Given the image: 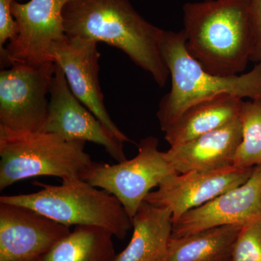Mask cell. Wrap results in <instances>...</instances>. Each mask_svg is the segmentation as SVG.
Listing matches in <instances>:
<instances>
[{"label":"cell","mask_w":261,"mask_h":261,"mask_svg":"<svg viewBox=\"0 0 261 261\" xmlns=\"http://www.w3.org/2000/svg\"><path fill=\"white\" fill-rule=\"evenodd\" d=\"M254 168L229 166L198 170L168 176L145 198L146 202L171 211L173 222L192 209L205 205L228 190L240 186Z\"/></svg>","instance_id":"10"},{"label":"cell","mask_w":261,"mask_h":261,"mask_svg":"<svg viewBox=\"0 0 261 261\" xmlns=\"http://www.w3.org/2000/svg\"><path fill=\"white\" fill-rule=\"evenodd\" d=\"M173 226L171 211L145 201L132 219L133 234L129 243L114 261H163Z\"/></svg>","instance_id":"15"},{"label":"cell","mask_w":261,"mask_h":261,"mask_svg":"<svg viewBox=\"0 0 261 261\" xmlns=\"http://www.w3.org/2000/svg\"><path fill=\"white\" fill-rule=\"evenodd\" d=\"M34 193L0 197V202L25 206L53 221L70 226L105 228L120 240L126 238L132 220L115 196L83 179L66 180L61 185L35 182Z\"/></svg>","instance_id":"4"},{"label":"cell","mask_w":261,"mask_h":261,"mask_svg":"<svg viewBox=\"0 0 261 261\" xmlns=\"http://www.w3.org/2000/svg\"><path fill=\"white\" fill-rule=\"evenodd\" d=\"M242 227L217 226L187 236L171 237L163 261H230Z\"/></svg>","instance_id":"17"},{"label":"cell","mask_w":261,"mask_h":261,"mask_svg":"<svg viewBox=\"0 0 261 261\" xmlns=\"http://www.w3.org/2000/svg\"><path fill=\"white\" fill-rule=\"evenodd\" d=\"M137 147L134 159L113 165L92 162L82 176L84 181L115 196L132 220L151 190L176 173L166 152L159 150L156 137L142 139Z\"/></svg>","instance_id":"6"},{"label":"cell","mask_w":261,"mask_h":261,"mask_svg":"<svg viewBox=\"0 0 261 261\" xmlns=\"http://www.w3.org/2000/svg\"><path fill=\"white\" fill-rule=\"evenodd\" d=\"M244 101L233 95H222L187 109L164 130L171 147L190 142L201 135L236 121Z\"/></svg>","instance_id":"16"},{"label":"cell","mask_w":261,"mask_h":261,"mask_svg":"<svg viewBox=\"0 0 261 261\" xmlns=\"http://www.w3.org/2000/svg\"><path fill=\"white\" fill-rule=\"evenodd\" d=\"M261 219V166L243 185L192 209L173 222L172 237L187 236L217 226H244Z\"/></svg>","instance_id":"13"},{"label":"cell","mask_w":261,"mask_h":261,"mask_svg":"<svg viewBox=\"0 0 261 261\" xmlns=\"http://www.w3.org/2000/svg\"><path fill=\"white\" fill-rule=\"evenodd\" d=\"M240 119L201 135L166 151V157L176 173L215 169L232 166L241 143Z\"/></svg>","instance_id":"14"},{"label":"cell","mask_w":261,"mask_h":261,"mask_svg":"<svg viewBox=\"0 0 261 261\" xmlns=\"http://www.w3.org/2000/svg\"><path fill=\"white\" fill-rule=\"evenodd\" d=\"M21 261H42V257H37V258L29 259V260H25Z\"/></svg>","instance_id":"23"},{"label":"cell","mask_w":261,"mask_h":261,"mask_svg":"<svg viewBox=\"0 0 261 261\" xmlns=\"http://www.w3.org/2000/svg\"><path fill=\"white\" fill-rule=\"evenodd\" d=\"M98 42L80 37H68L51 48V60L64 72L72 92L116 140L132 142L119 129L108 113L99 80L100 57Z\"/></svg>","instance_id":"9"},{"label":"cell","mask_w":261,"mask_h":261,"mask_svg":"<svg viewBox=\"0 0 261 261\" xmlns=\"http://www.w3.org/2000/svg\"><path fill=\"white\" fill-rule=\"evenodd\" d=\"M239 119L243 137L233 165L242 168L261 166V98L243 102Z\"/></svg>","instance_id":"19"},{"label":"cell","mask_w":261,"mask_h":261,"mask_svg":"<svg viewBox=\"0 0 261 261\" xmlns=\"http://www.w3.org/2000/svg\"><path fill=\"white\" fill-rule=\"evenodd\" d=\"M185 44L189 53L214 75H240L251 61L254 39L250 0L185 3Z\"/></svg>","instance_id":"2"},{"label":"cell","mask_w":261,"mask_h":261,"mask_svg":"<svg viewBox=\"0 0 261 261\" xmlns=\"http://www.w3.org/2000/svg\"><path fill=\"white\" fill-rule=\"evenodd\" d=\"M63 18L68 37L92 39L121 49L159 87L166 85L170 74L160 48L163 29L144 18L129 0H70Z\"/></svg>","instance_id":"1"},{"label":"cell","mask_w":261,"mask_h":261,"mask_svg":"<svg viewBox=\"0 0 261 261\" xmlns=\"http://www.w3.org/2000/svg\"><path fill=\"white\" fill-rule=\"evenodd\" d=\"M44 132L65 140L91 142L102 146L117 163L126 161L123 142L116 140L93 113L72 92L64 72L56 63L49 94V109Z\"/></svg>","instance_id":"11"},{"label":"cell","mask_w":261,"mask_h":261,"mask_svg":"<svg viewBox=\"0 0 261 261\" xmlns=\"http://www.w3.org/2000/svg\"><path fill=\"white\" fill-rule=\"evenodd\" d=\"M86 142L45 132L19 133L0 127V190L36 176L82 179L93 162L85 152Z\"/></svg>","instance_id":"5"},{"label":"cell","mask_w":261,"mask_h":261,"mask_svg":"<svg viewBox=\"0 0 261 261\" xmlns=\"http://www.w3.org/2000/svg\"><path fill=\"white\" fill-rule=\"evenodd\" d=\"M69 227L25 206L0 202V261L42 257Z\"/></svg>","instance_id":"12"},{"label":"cell","mask_w":261,"mask_h":261,"mask_svg":"<svg viewBox=\"0 0 261 261\" xmlns=\"http://www.w3.org/2000/svg\"><path fill=\"white\" fill-rule=\"evenodd\" d=\"M69 1L13 2L11 10L18 24V33L5 47L8 65L11 66L13 63H19L38 66L53 61L51 48L67 38L63 25V11Z\"/></svg>","instance_id":"8"},{"label":"cell","mask_w":261,"mask_h":261,"mask_svg":"<svg viewBox=\"0 0 261 261\" xmlns=\"http://www.w3.org/2000/svg\"><path fill=\"white\" fill-rule=\"evenodd\" d=\"M250 13L254 39L251 61L261 63V0H250Z\"/></svg>","instance_id":"22"},{"label":"cell","mask_w":261,"mask_h":261,"mask_svg":"<svg viewBox=\"0 0 261 261\" xmlns=\"http://www.w3.org/2000/svg\"><path fill=\"white\" fill-rule=\"evenodd\" d=\"M230 261H261V219L242 227L233 245Z\"/></svg>","instance_id":"20"},{"label":"cell","mask_w":261,"mask_h":261,"mask_svg":"<svg viewBox=\"0 0 261 261\" xmlns=\"http://www.w3.org/2000/svg\"><path fill=\"white\" fill-rule=\"evenodd\" d=\"M56 63H15L0 72V127L19 133L44 132Z\"/></svg>","instance_id":"7"},{"label":"cell","mask_w":261,"mask_h":261,"mask_svg":"<svg viewBox=\"0 0 261 261\" xmlns=\"http://www.w3.org/2000/svg\"><path fill=\"white\" fill-rule=\"evenodd\" d=\"M14 1L18 0H0V58L3 68L8 66L4 47L5 43L15 39L18 33V24L11 10V5Z\"/></svg>","instance_id":"21"},{"label":"cell","mask_w":261,"mask_h":261,"mask_svg":"<svg viewBox=\"0 0 261 261\" xmlns=\"http://www.w3.org/2000/svg\"><path fill=\"white\" fill-rule=\"evenodd\" d=\"M160 48L171 77V90L161 99L157 112L163 132L187 109L199 103L222 95L261 98V63L243 74H213L189 53L182 30L163 29Z\"/></svg>","instance_id":"3"},{"label":"cell","mask_w":261,"mask_h":261,"mask_svg":"<svg viewBox=\"0 0 261 261\" xmlns=\"http://www.w3.org/2000/svg\"><path fill=\"white\" fill-rule=\"evenodd\" d=\"M113 233L94 226H75L42 261H114L117 254Z\"/></svg>","instance_id":"18"}]
</instances>
